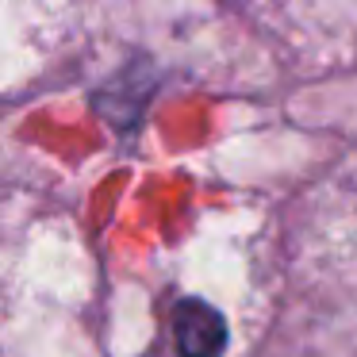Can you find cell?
I'll list each match as a JSON object with an SVG mask.
<instances>
[{
    "label": "cell",
    "mask_w": 357,
    "mask_h": 357,
    "mask_svg": "<svg viewBox=\"0 0 357 357\" xmlns=\"http://www.w3.org/2000/svg\"><path fill=\"white\" fill-rule=\"evenodd\" d=\"M169 331L181 357H219L227 346L223 315L204 300H181L169 315Z\"/></svg>",
    "instance_id": "6da1fadb"
}]
</instances>
